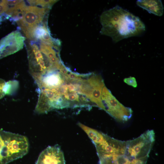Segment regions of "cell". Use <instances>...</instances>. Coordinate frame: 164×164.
I'll use <instances>...</instances> for the list:
<instances>
[{
	"mask_svg": "<svg viewBox=\"0 0 164 164\" xmlns=\"http://www.w3.org/2000/svg\"><path fill=\"white\" fill-rule=\"evenodd\" d=\"M100 20L101 34L110 37L114 43L138 36L145 30L144 23L138 17L118 5L104 12Z\"/></svg>",
	"mask_w": 164,
	"mask_h": 164,
	"instance_id": "6da1fadb",
	"label": "cell"
},
{
	"mask_svg": "<svg viewBox=\"0 0 164 164\" xmlns=\"http://www.w3.org/2000/svg\"><path fill=\"white\" fill-rule=\"evenodd\" d=\"M29 148L26 136L0 129V164H7L22 157Z\"/></svg>",
	"mask_w": 164,
	"mask_h": 164,
	"instance_id": "7a4b0ae2",
	"label": "cell"
},
{
	"mask_svg": "<svg viewBox=\"0 0 164 164\" xmlns=\"http://www.w3.org/2000/svg\"><path fill=\"white\" fill-rule=\"evenodd\" d=\"M27 47L29 72L36 82L46 73L58 70L40 50L38 42L32 40Z\"/></svg>",
	"mask_w": 164,
	"mask_h": 164,
	"instance_id": "3957f363",
	"label": "cell"
},
{
	"mask_svg": "<svg viewBox=\"0 0 164 164\" xmlns=\"http://www.w3.org/2000/svg\"><path fill=\"white\" fill-rule=\"evenodd\" d=\"M155 141L154 131L148 130L137 138L126 141L125 155L131 159L148 157Z\"/></svg>",
	"mask_w": 164,
	"mask_h": 164,
	"instance_id": "277c9868",
	"label": "cell"
},
{
	"mask_svg": "<svg viewBox=\"0 0 164 164\" xmlns=\"http://www.w3.org/2000/svg\"><path fill=\"white\" fill-rule=\"evenodd\" d=\"M101 97L103 110L116 121L124 122L131 118L132 109L120 103L105 86L103 88Z\"/></svg>",
	"mask_w": 164,
	"mask_h": 164,
	"instance_id": "5b68a950",
	"label": "cell"
},
{
	"mask_svg": "<svg viewBox=\"0 0 164 164\" xmlns=\"http://www.w3.org/2000/svg\"><path fill=\"white\" fill-rule=\"evenodd\" d=\"M50 9L37 6L26 7L21 18L17 22L27 38L32 29L43 22Z\"/></svg>",
	"mask_w": 164,
	"mask_h": 164,
	"instance_id": "8992f818",
	"label": "cell"
},
{
	"mask_svg": "<svg viewBox=\"0 0 164 164\" xmlns=\"http://www.w3.org/2000/svg\"><path fill=\"white\" fill-rule=\"evenodd\" d=\"M105 137L102 142L95 146L99 159L113 155H125L126 141L116 139L106 134Z\"/></svg>",
	"mask_w": 164,
	"mask_h": 164,
	"instance_id": "52a82bcc",
	"label": "cell"
},
{
	"mask_svg": "<svg viewBox=\"0 0 164 164\" xmlns=\"http://www.w3.org/2000/svg\"><path fill=\"white\" fill-rule=\"evenodd\" d=\"M25 40L18 31H13L2 38L0 41V59L22 49Z\"/></svg>",
	"mask_w": 164,
	"mask_h": 164,
	"instance_id": "ba28073f",
	"label": "cell"
},
{
	"mask_svg": "<svg viewBox=\"0 0 164 164\" xmlns=\"http://www.w3.org/2000/svg\"><path fill=\"white\" fill-rule=\"evenodd\" d=\"M36 164H65L60 146L58 145L48 146L41 153Z\"/></svg>",
	"mask_w": 164,
	"mask_h": 164,
	"instance_id": "9c48e42d",
	"label": "cell"
},
{
	"mask_svg": "<svg viewBox=\"0 0 164 164\" xmlns=\"http://www.w3.org/2000/svg\"><path fill=\"white\" fill-rule=\"evenodd\" d=\"M87 81L91 87L88 98L94 103L95 106L103 110L101 97L102 90L105 86L103 79L99 75L94 74Z\"/></svg>",
	"mask_w": 164,
	"mask_h": 164,
	"instance_id": "30bf717a",
	"label": "cell"
},
{
	"mask_svg": "<svg viewBox=\"0 0 164 164\" xmlns=\"http://www.w3.org/2000/svg\"><path fill=\"white\" fill-rule=\"evenodd\" d=\"M64 82L63 77L59 71L56 70L46 73L36 83L40 90L56 88Z\"/></svg>",
	"mask_w": 164,
	"mask_h": 164,
	"instance_id": "8fae6325",
	"label": "cell"
},
{
	"mask_svg": "<svg viewBox=\"0 0 164 164\" xmlns=\"http://www.w3.org/2000/svg\"><path fill=\"white\" fill-rule=\"evenodd\" d=\"M136 4L150 13L158 16H161L163 14L164 8L161 0H138Z\"/></svg>",
	"mask_w": 164,
	"mask_h": 164,
	"instance_id": "7c38bea8",
	"label": "cell"
},
{
	"mask_svg": "<svg viewBox=\"0 0 164 164\" xmlns=\"http://www.w3.org/2000/svg\"><path fill=\"white\" fill-rule=\"evenodd\" d=\"M27 2L30 5H36L44 8H50L57 0H28Z\"/></svg>",
	"mask_w": 164,
	"mask_h": 164,
	"instance_id": "4fadbf2b",
	"label": "cell"
},
{
	"mask_svg": "<svg viewBox=\"0 0 164 164\" xmlns=\"http://www.w3.org/2000/svg\"><path fill=\"white\" fill-rule=\"evenodd\" d=\"M18 82L16 80H11L6 83L5 87V94H11L17 89Z\"/></svg>",
	"mask_w": 164,
	"mask_h": 164,
	"instance_id": "5bb4252c",
	"label": "cell"
},
{
	"mask_svg": "<svg viewBox=\"0 0 164 164\" xmlns=\"http://www.w3.org/2000/svg\"><path fill=\"white\" fill-rule=\"evenodd\" d=\"M117 164H131L129 159L125 155H117Z\"/></svg>",
	"mask_w": 164,
	"mask_h": 164,
	"instance_id": "9a60e30c",
	"label": "cell"
},
{
	"mask_svg": "<svg viewBox=\"0 0 164 164\" xmlns=\"http://www.w3.org/2000/svg\"><path fill=\"white\" fill-rule=\"evenodd\" d=\"M124 82L128 85L131 86L135 88L137 86V82L135 77H130L128 78H126L124 79Z\"/></svg>",
	"mask_w": 164,
	"mask_h": 164,
	"instance_id": "2e32d148",
	"label": "cell"
},
{
	"mask_svg": "<svg viewBox=\"0 0 164 164\" xmlns=\"http://www.w3.org/2000/svg\"><path fill=\"white\" fill-rule=\"evenodd\" d=\"M148 158L145 157L139 159L128 158L130 160L131 164H146Z\"/></svg>",
	"mask_w": 164,
	"mask_h": 164,
	"instance_id": "e0dca14e",
	"label": "cell"
},
{
	"mask_svg": "<svg viewBox=\"0 0 164 164\" xmlns=\"http://www.w3.org/2000/svg\"><path fill=\"white\" fill-rule=\"evenodd\" d=\"M9 7L7 4L6 0H2L0 1V15L8 10Z\"/></svg>",
	"mask_w": 164,
	"mask_h": 164,
	"instance_id": "ac0fdd59",
	"label": "cell"
},
{
	"mask_svg": "<svg viewBox=\"0 0 164 164\" xmlns=\"http://www.w3.org/2000/svg\"><path fill=\"white\" fill-rule=\"evenodd\" d=\"M6 83L4 80L0 78V99L2 98L5 94V89Z\"/></svg>",
	"mask_w": 164,
	"mask_h": 164,
	"instance_id": "d6986e66",
	"label": "cell"
},
{
	"mask_svg": "<svg viewBox=\"0 0 164 164\" xmlns=\"http://www.w3.org/2000/svg\"><path fill=\"white\" fill-rule=\"evenodd\" d=\"M22 0H6V2L9 8L13 6L22 1Z\"/></svg>",
	"mask_w": 164,
	"mask_h": 164,
	"instance_id": "ffe728a7",
	"label": "cell"
}]
</instances>
